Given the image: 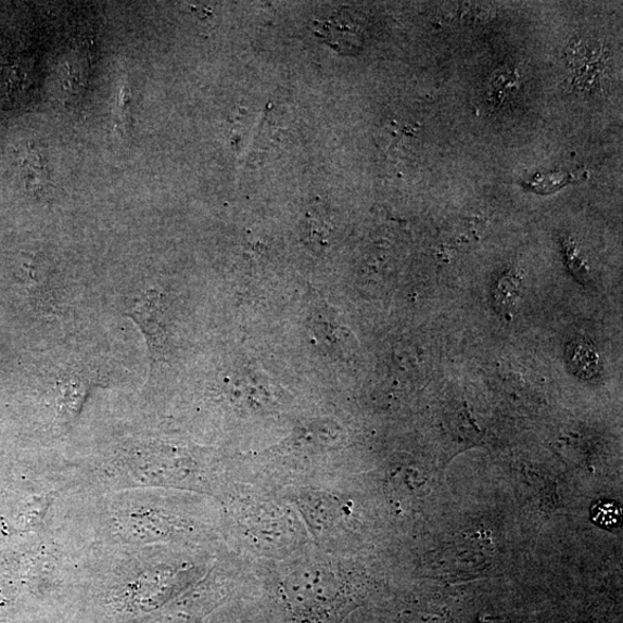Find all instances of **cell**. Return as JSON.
<instances>
[{
    "label": "cell",
    "instance_id": "cell-3",
    "mask_svg": "<svg viewBox=\"0 0 623 623\" xmlns=\"http://www.w3.org/2000/svg\"><path fill=\"white\" fill-rule=\"evenodd\" d=\"M134 318L141 326L142 331L156 345L162 339L163 309L154 293H149L134 307Z\"/></svg>",
    "mask_w": 623,
    "mask_h": 623
},
{
    "label": "cell",
    "instance_id": "cell-2",
    "mask_svg": "<svg viewBox=\"0 0 623 623\" xmlns=\"http://www.w3.org/2000/svg\"><path fill=\"white\" fill-rule=\"evenodd\" d=\"M25 156L21 162V174L25 182L26 190L33 194H44L49 187V171L47 161L40 150L35 149L30 143L27 147Z\"/></svg>",
    "mask_w": 623,
    "mask_h": 623
},
{
    "label": "cell",
    "instance_id": "cell-1",
    "mask_svg": "<svg viewBox=\"0 0 623 623\" xmlns=\"http://www.w3.org/2000/svg\"><path fill=\"white\" fill-rule=\"evenodd\" d=\"M320 40L344 54H352L361 43V28L351 11L341 10L327 20L315 22Z\"/></svg>",
    "mask_w": 623,
    "mask_h": 623
},
{
    "label": "cell",
    "instance_id": "cell-4",
    "mask_svg": "<svg viewBox=\"0 0 623 623\" xmlns=\"http://www.w3.org/2000/svg\"><path fill=\"white\" fill-rule=\"evenodd\" d=\"M592 517L598 525L614 529L618 527L621 522V510L613 503L599 501L593 507Z\"/></svg>",
    "mask_w": 623,
    "mask_h": 623
}]
</instances>
